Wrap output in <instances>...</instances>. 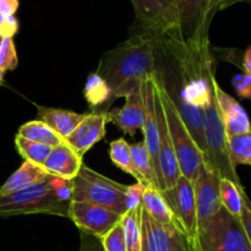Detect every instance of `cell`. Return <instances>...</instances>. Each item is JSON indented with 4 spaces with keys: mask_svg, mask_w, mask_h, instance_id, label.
<instances>
[{
    "mask_svg": "<svg viewBox=\"0 0 251 251\" xmlns=\"http://www.w3.org/2000/svg\"><path fill=\"white\" fill-rule=\"evenodd\" d=\"M4 74H5V71L0 68V85H1L2 81H4Z\"/></svg>",
    "mask_w": 251,
    "mask_h": 251,
    "instance_id": "39",
    "label": "cell"
},
{
    "mask_svg": "<svg viewBox=\"0 0 251 251\" xmlns=\"http://www.w3.org/2000/svg\"><path fill=\"white\" fill-rule=\"evenodd\" d=\"M154 109H156L157 120H158V131H159V154L158 164L159 172H161V191L166 189L173 188L178 181L179 176H181L179 169L178 159H176V151H174L173 142H172L171 134L167 124L166 114H164L163 104H162L161 97L154 85Z\"/></svg>",
    "mask_w": 251,
    "mask_h": 251,
    "instance_id": "12",
    "label": "cell"
},
{
    "mask_svg": "<svg viewBox=\"0 0 251 251\" xmlns=\"http://www.w3.org/2000/svg\"><path fill=\"white\" fill-rule=\"evenodd\" d=\"M73 183V201L93 203L122 216L126 213L124 184L112 180L85 164Z\"/></svg>",
    "mask_w": 251,
    "mask_h": 251,
    "instance_id": "4",
    "label": "cell"
},
{
    "mask_svg": "<svg viewBox=\"0 0 251 251\" xmlns=\"http://www.w3.org/2000/svg\"><path fill=\"white\" fill-rule=\"evenodd\" d=\"M100 240H102L103 248L105 251H126L122 221Z\"/></svg>",
    "mask_w": 251,
    "mask_h": 251,
    "instance_id": "30",
    "label": "cell"
},
{
    "mask_svg": "<svg viewBox=\"0 0 251 251\" xmlns=\"http://www.w3.org/2000/svg\"><path fill=\"white\" fill-rule=\"evenodd\" d=\"M220 0H176V25L184 41L196 48L208 42V28L218 10Z\"/></svg>",
    "mask_w": 251,
    "mask_h": 251,
    "instance_id": "6",
    "label": "cell"
},
{
    "mask_svg": "<svg viewBox=\"0 0 251 251\" xmlns=\"http://www.w3.org/2000/svg\"><path fill=\"white\" fill-rule=\"evenodd\" d=\"M69 206L70 203L58 198L48 179L31 188L9 195H0V217L38 213L68 217Z\"/></svg>",
    "mask_w": 251,
    "mask_h": 251,
    "instance_id": "3",
    "label": "cell"
},
{
    "mask_svg": "<svg viewBox=\"0 0 251 251\" xmlns=\"http://www.w3.org/2000/svg\"><path fill=\"white\" fill-rule=\"evenodd\" d=\"M221 176L206 162L199 167L193 180L196 203L198 232L222 208L220 198ZM198 237V235H196Z\"/></svg>",
    "mask_w": 251,
    "mask_h": 251,
    "instance_id": "9",
    "label": "cell"
},
{
    "mask_svg": "<svg viewBox=\"0 0 251 251\" xmlns=\"http://www.w3.org/2000/svg\"><path fill=\"white\" fill-rule=\"evenodd\" d=\"M142 207L156 222L169 229H179L173 212L159 189L146 188L142 195Z\"/></svg>",
    "mask_w": 251,
    "mask_h": 251,
    "instance_id": "20",
    "label": "cell"
},
{
    "mask_svg": "<svg viewBox=\"0 0 251 251\" xmlns=\"http://www.w3.org/2000/svg\"><path fill=\"white\" fill-rule=\"evenodd\" d=\"M108 112H91L86 114L78 126L65 140L66 144L80 157H83L107 134Z\"/></svg>",
    "mask_w": 251,
    "mask_h": 251,
    "instance_id": "14",
    "label": "cell"
},
{
    "mask_svg": "<svg viewBox=\"0 0 251 251\" xmlns=\"http://www.w3.org/2000/svg\"><path fill=\"white\" fill-rule=\"evenodd\" d=\"M135 25L131 34L161 37L178 29L176 0H131Z\"/></svg>",
    "mask_w": 251,
    "mask_h": 251,
    "instance_id": "7",
    "label": "cell"
},
{
    "mask_svg": "<svg viewBox=\"0 0 251 251\" xmlns=\"http://www.w3.org/2000/svg\"><path fill=\"white\" fill-rule=\"evenodd\" d=\"M213 90H215L216 100H217L218 112H220L228 139L235 135L250 131V118L243 105L229 93L222 90L216 78L213 80Z\"/></svg>",
    "mask_w": 251,
    "mask_h": 251,
    "instance_id": "15",
    "label": "cell"
},
{
    "mask_svg": "<svg viewBox=\"0 0 251 251\" xmlns=\"http://www.w3.org/2000/svg\"><path fill=\"white\" fill-rule=\"evenodd\" d=\"M15 146L25 161L32 162L39 166H43L44 162L53 151V147L25 139L19 134L15 137Z\"/></svg>",
    "mask_w": 251,
    "mask_h": 251,
    "instance_id": "28",
    "label": "cell"
},
{
    "mask_svg": "<svg viewBox=\"0 0 251 251\" xmlns=\"http://www.w3.org/2000/svg\"><path fill=\"white\" fill-rule=\"evenodd\" d=\"M19 20L15 16H1L0 15V39L12 38L19 32Z\"/></svg>",
    "mask_w": 251,
    "mask_h": 251,
    "instance_id": "33",
    "label": "cell"
},
{
    "mask_svg": "<svg viewBox=\"0 0 251 251\" xmlns=\"http://www.w3.org/2000/svg\"><path fill=\"white\" fill-rule=\"evenodd\" d=\"M83 96L92 112H109V87L97 73L88 75L83 88Z\"/></svg>",
    "mask_w": 251,
    "mask_h": 251,
    "instance_id": "21",
    "label": "cell"
},
{
    "mask_svg": "<svg viewBox=\"0 0 251 251\" xmlns=\"http://www.w3.org/2000/svg\"><path fill=\"white\" fill-rule=\"evenodd\" d=\"M228 151L233 167H251V130L244 134L235 135L228 139Z\"/></svg>",
    "mask_w": 251,
    "mask_h": 251,
    "instance_id": "27",
    "label": "cell"
},
{
    "mask_svg": "<svg viewBox=\"0 0 251 251\" xmlns=\"http://www.w3.org/2000/svg\"><path fill=\"white\" fill-rule=\"evenodd\" d=\"M240 222H242L245 234H247L251 245V201L248 198V195L244 196V200H243V210L242 216H240Z\"/></svg>",
    "mask_w": 251,
    "mask_h": 251,
    "instance_id": "34",
    "label": "cell"
},
{
    "mask_svg": "<svg viewBox=\"0 0 251 251\" xmlns=\"http://www.w3.org/2000/svg\"><path fill=\"white\" fill-rule=\"evenodd\" d=\"M37 114H38V120L46 123L64 140L70 136L71 132L86 117V114H81V113L59 109V108L44 107V105H37Z\"/></svg>",
    "mask_w": 251,
    "mask_h": 251,
    "instance_id": "19",
    "label": "cell"
},
{
    "mask_svg": "<svg viewBox=\"0 0 251 251\" xmlns=\"http://www.w3.org/2000/svg\"><path fill=\"white\" fill-rule=\"evenodd\" d=\"M122 215L90 202L71 201L69 215L81 233L102 239L122 221Z\"/></svg>",
    "mask_w": 251,
    "mask_h": 251,
    "instance_id": "10",
    "label": "cell"
},
{
    "mask_svg": "<svg viewBox=\"0 0 251 251\" xmlns=\"http://www.w3.org/2000/svg\"><path fill=\"white\" fill-rule=\"evenodd\" d=\"M80 251H105L103 248L102 240L93 235L81 233Z\"/></svg>",
    "mask_w": 251,
    "mask_h": 251,
    "instance_id": "35",
    "label": "cell"
},
{
    "mask_svg": "<svg viewBox=\"0 0 251 251\" xmlns=\"http://www.w3.org/2000/svg\"><path fill=\"white\" fill-rule=\"evenodd\" d=\"M158 38L131 34L129 39L103 54L96 73L109 87V108L115 100L126 97L157 73Z\"/></svg>",
    "mask_w": 251,
    "mask_h": 251,
    "instance_id": "1",
    "label": "cell"
},
{
    "mask_svg": "<svg viewBox=\"0 0 251 251\" xmlns=\"http://www.w3.org/2000/svg\"><path fill=\"white\" fill-rule=\"evenodd\" d=\"M243 69L245 73L251 74V44L247 48L243 55Z\"/></svg>",
    "mask_w": 251,
    "mask_h": 251,
    "instance_id": "37",
    "label": "cell"
},
{
    "mask_svg": "<svg viewBox=\"0 0 251 251\" xmlns=\"http://www.w3.org/2000/svg\"><path fill=\"white\" fill-rule=\"evenodd\" d=\"M162 194L173 212L179 229L185 235L193 248L198 235L196 203L193 183L184 176H180L173 188L166 189L162 191Z\"/></svg>",
    "mask_w": 251,
    "mask_h": 251,
    "instance_id": "8",
    "label": "cell"
},
{
    "mask_svg": "<svg viewBox=\"0 0 251 251\" xmlns=\"http://www.w3.org/2000/svg\"><path fill=\"white\" fill-rule=\"evenodd\" d=\"M146 186L140 183H135L132 185H126V191H125V206L126 211L139 208L142 203V195Z\"/></svg>",
    "mask_w": 251,
    "mask_h": 251,
    "instance_id": "31",
    "label": "cell"
},
{
    "mask_svg": "<svg viewBox=\"0 0 251 251\" xmlns=\"http://www.w3.org/2000/svg\"><path fill=\"white\" fill-rule=\"evenodd\" d=\"M82 157L78 156L68 144L53 149L51 153L44 162L43 168L50 176L73 180L82 167Z\"/></svg>",
    "mask_w": 251,
    "mask_h": 251,
    "instance_id": "17",
    "label": "cell"
},
{
    "mask_svg": "<svg viewBox=\"0 0 251 251\" xmlns=\"http://www.w3.org/2000/svg\"><path fill=\"white\" fill-rule=\"evenodd\" d=\"M141 251H193L185 235L178 229H169L153 220L140 207Z\"/></svg>",
    "mask_w": 251,
    "mask_h": 251,
    "instance_id": "11",
    "label": "cell"
},
{
    "mask_svg": "<svg viewBox=\"0 0 251 251\" xmlns=\"http://www.w3.org/2000/svg\"><path fill=\"white\" fill-rule=\"evenodd\" d=\"M237 2H248V4H251V0H226V2L223 4V9H226V7L230 6V5L233 4H237Z\"/></svg>",
    "mask_w": 251,
    "mask_h": 251,
    "instance_id": "38",
    "label": "cell"
},
{
    "mask_svg": "<svg viewBox=\"0 0 251 251\" xmlns=\"http://www.w3.org/2000/svg\"><path fill=\"white\" fill-rule=\"evenodd\" d=\"M247 196L244 189H240L234 181L227 178H221L220 180V198L222 207L226 208L230 215L239 218L242 216L243 200Z\"/></svg>",
    "mask_w": 251,
    "mask_h": 251,
    "instance_id": "24",
    "label": "cell"
},
{
    "mask_svg": "<svg viewBox=\"0 0 251 251\" xmlns=\"http://www.w3.org/2000/svg\"><path fill=\"white\" fill-rule=\"evenodd\" d=\"M126 102L120 109L108 112V123H113L124 134L135 136L145 123V104L141 87L125 97Z\"/></svg>",
    "mask_w": 251,
    "mask_h": 251,
    "instance_id": "16",
    "label": "cell"
},
{
    "mask_svg": "<svg viewBox=\"0 0 251 251\" xmlns=\"http://www.w3.org/2000/svg\"><path fill=\"white\" fill-rule=\"evenodd\" d=\"M109 157L118 168L122 169L123 172H125L129 176H131L132 178L136 179V183L142 184L141 178L137 174V172L135 171V167L132 164L131 146H130V144L124 137H120V139H117L110 142Z\"/></svg>",
    "mask_w": 251,
    "mask_h": 251,
    "instance_id": "25",
    "label": "cell"
},
{
    "mask_svg": "<svg viewBox=\"0 0 251 251\" xmlns=\"http://www.w3.org/2000/svg\"><path fill=\"white\" fill-rule=\"evenodd\" d=\"M141 207V206H140ZM140 207L126 211L123 215L122 226L124 230L126 251H141V223H140Z\"/></svg>",
    "mask_w": 251,
    "mask_h": 251,
    "instance_id": "26",
    "label": "cell"
},
{
    "mask_svg": "<svg viewBox=\"0 0 251 251\" xmlns=\"http://www.w3.org/2000/svg\"><path fill=\"white\" fill-rule=\"evenodd\" d=\"M220 1H221V4H222V6H221V10H222V7H223V4H225V2H226V0H220Z\"/></svg>",
    "mask_w": 251,
    "mask_h": 251,
    "instance_id": "40",
    "label": "cell"
},
{
    "mask_svg": "<svg viewBox=\"0 0 251 251\" xmlns=\"http://www.w3.org/2000/svg\"><path fill=\"white\" fill-rule=\"evenodd\" d=\"M50 176V174L43 168V166L25 161L21 167L16 172H14L0 186V195H9V194L31 188L37 184L44 183Z\"/></svg>",
    "mask_w": 251,
    "mask_h": 251,
    "instance_id": "18",
    "label": "cell"
},
{
    "mask_svg": "<svg viewBox=\"0 0 251 251\" xmlns=\"http://www.w3.org/2000/svg\"><path fill=\"white\" fill-rule=\"evenodd\" d=\"M17 65H19V58H17L14 39H0V68L4 71H11L15 70Z\"/></svg>",
    "mask_w": 251,
    "mask_h": 251,
    "instance_id": "29",
    "label": "cell"
},
{
    "mask_svg": "<svg viewBox=\"0 0 251 251\" xmlns=\"http://www.w3.org/2000/svg\"><path fill=\"white\" fill-rule=\"evenodd\" d=\"M142 97H144L145 104V123L141 131L144 132V144L150 153L152 166L156 171L157 178L159 183V190H161V172H159L158 154H159V131H158V120H157L156 109H154V86L153 76L147 77L141 83Z\"/></svg>",
    "mask_w": 251,
    "mask_h": 251,
    "instance_id": "13",
    "label": "cell"
},
{
    "mask_svg": "<svg viewBox=\"0 0 251 251\" xmlns=\"http://www.w3.org/2000/svg\"><path fill=\"white\" fill-rule=\"evenodd\" d=\"M19 135H21L25 139L47 145L53 149L65 144V140L63 137L59 136L53 129H50L46 123L41 122V120H32V122L25 123L24 125L20 126Z\"/></svg>",
    "mask_w": 251,
    "mask_h": 251,
    "instance_id": "23",
    "label": "cell"
},
{
    "mask_svg": "<svg viewBox=\"0 0 251 251\" xmlns=\"http://www.w3.org/2000/svg\"><path fill=\"white\" fill-rule=\"evenodd\" d=\"M233 87L239 97L242 98H251V74L242 73L238 74L232 80Z\"/></svg>",
    "mask_w": 251,
    "mask_h": 251,
    "instance_id": "32",
    "label": "cell"
},
{
    "mask_svg": "<svg viewBox=\"0 0 251 251\" xmlns=\"http://www.w3.org/2000/svg\"><path fill=\"white\" fill-rule=\"evenodd\" d=\"M153 81L159 93V97H161L162 104H163L164 114H166L167 124H168V130L171 134L172 142H173L176 159H178L180 173L181 176H184L193 183L199 167L205 162V156H203L202 151L199 149L198 144L194 140L191 132L189 131L185 122L174 105L173 100L164 90L161 78L157 73L153 75Z\"/></svg>",
    "mask_w": 251,
    "mask_h": 251,
    "instance_id": "2",
    "label": "cell"
},
{
    "mask_svg": "<svg viewBox=\"0 0 251 251\" xmlns=\"http://www.w3.org/2000/svg\"><path fill=\"white\" fill-rule=\"evenodd\" d=\"M193 251H251L239 218L221 208L198 232Z\"/></svg>",
    "mask_w": 251,
    "mask_h": 251,
    "instance_id": "5",
    "label": "cell"
},
{
    "mask_svg": "<svg viewBox=\"0 0 251 251\" xmlns=\"http://www.w3.org/2000/svg\"><path fill=\"white\" fill-rule=\"evenodd\" d=\"M20 7V0H0V15L15 16Z\"/></svg>",
    "mask_w": 251,
    "mask_h": 251,
    "instance_id": "36",
    "label": "cell"
},
{
    "mask_svg": "<svg viewBox=\"0 0 251 251\" xmlns=\"http://www.w3.org/2000/svg\"><path fill=\"white\" fill-rule=\"evenodd\" d=\"M131 146V158L132 164L135 167V171L140 176L142 180V185L146 188H156L159 189L158 178H157L156 171L152 166L150 153L145 146L144 141L136 142Z\"/></svg>",
    "mask_w": 251,
    "mask_h": 251,
    "instance_id": "22",
    "label": "cell"
}]
</instances>
